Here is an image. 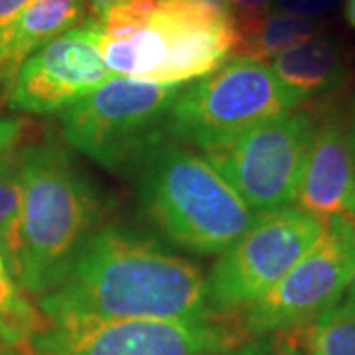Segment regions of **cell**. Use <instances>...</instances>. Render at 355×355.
I'll use <instances>...</instances> for the list:
<instances>
[{
  "label": "cell",
  "mask_w": 355,
  "mask_h": 355,
  "mask_svg": "<svg viewBox=\"0 0 355 355\" xmlns=\"http://www.w3.org/2000/svg\"><path fill=\"white\" fill-rule=\"evenodd\" d=\"M38 308L48 322L216 318L200 266L153 235L113 221L93 233L69 277L40 296Z\"/></svg>",
  "instance_id": "1"
},
{
  "label": "cell",
  "mask_w": 355,
  "mask_h": 355,
  "mask_svg": "<svg viewBox=\"0 0 355 355\" xmlns=\"http://www.w3.org/2000/svg\"><path fill=\"white\" fill-rule=\"evenodd\" d=\"M22 209L16 279L44 296L64 282L93 233L113 207L109 196L55 139L20 148Z\"/></svg>",
  "instance_id": "2"
},
{
  "label": "cell",
  "mask_w": 355,
  "mask_h": 355,
  "mask_svg": "<svg viewBox=\"0 0 355 355\" xmlns=\"http://www.w3.org/2000/svg\"><path fill=\"white\" fill-rule=\"evenodd\" d=\"M128 180L146 221L193 254H221L259 216L205 156L172 137L156 142Z\"/></svg>",
  "instance_id": "3"
},
{
  "label": "cell",
  "mask_w": 355,
  "mask_h": 355,
  "mask_svg": "<svg viewBox=\"0 0 355 355\" xmlns=\"http://www.w3.org/2000/svg\"><path fill=\"white\" fill-rule=\"evenodd\" d=\"M233 16L205 0H158L150 22L132 36H101L111 73L153 83H188L216 71L233 55Z\"/></svg>",
  "instance_id": "4"
},
{
  "label": "cell",
  "mask_w": 355,
  "mask_h": 355,
  "mask_svg": "<svg viewBox=\"0 0 355 355\" xmlns=\"http://www.w3.org/2000/svg\"><path fill=\"white\" fill-rule=\"evenodd\" d=\"M304 103L265 62L229 58L216 71L182 87L168 114V135L193 150L209 153Z\"/></svg>",
  "instance_id": "5"
},
{
  "label": "cell",
  "mask_w": 355,
  "mask_h": 355,
  "mask_svg": "<svg viewBox=\"0 0 355 355\" xmlns=\"http://www.w3.org/2000/svg\"><path fill=\"white\" fill-rule=\"evenodd\" d=\"M178 83L109 77L60 114L65 144L119 176L128 178L140 158L168 135Z\"/></svg>",
  "instance_id": "6"
},
{
  "label": "cell",
  "mask_w": 355,
  "mask_h": 355,
  "mask_svg": "<svg viewBox=\"0 0 355 355\" xmlns=\"http://www.w3.org/2000/svg\"><path fill=\"white\" fill-rule=\"evenodd\" d=\"M318 121L316 105L310 103L268 119L203 156L254 214L277 211L296 202Z\"/></svg>",
  "instance_id": "7"
},
{
  "label": "cell",
  "mask_w": 355,
  "mask_h": 355,
  "mask_svg": "<svg viewBox=\"0 0 355 355\" xmlns=\"http://www.w3.org/2000/svg\"><path fill=\"white\" fill-rule=\"evenodd\" d=\"M326 221L300 207L259 214L254 223L219 254L207 277L214 312L247 308L277 286L318 241Z\"/></svg>",
  "instance_id": "8"
},
{
  "label": "cell",
  "mask_w": 355,
  "mask_h": 355,
  "mask_svg": "<svg viewBox=\"0 0 355 355\" xmlns=\"http://www.w3.org/2000/svg\"><path fill=\"white\" fill-rule=\"evenodd\" d=\"M354 275L355 217H330L318 241L286 277L245 308L243 328L266 336L312 326L340 304Z\"/></svg>",
  "instance_id": "9"
},
{
  "label": "cell",
  "mask_w": 355,
  "mask_h": 355,
  "mask_svg": "<svg viewBox=\"0 0 355 355\" xmlns=\"http://www.w3.org/2000/svg\"><path fill=\"white\" fill-rule=\"evenodd\" d=\"M237 330L209 320H99L48 322L30 343L32 355H225Z\"/></svg>",
  "instance_id": "10"
},
{
  "label": "cell",
  "mask_w": 355,
  "mask_h": 355,
  "mask_svg": "<svg viewBox=\"0 0 355 355\" xmlns=\"http://www.w3.org/2000/svg\"><path fill=\"white\" fill-rule=\"evenodd\" d=\"M109 77L99 26L87 20L26 58L8 89V105L24 113H62Z\"/></svg>",
  "instance_id": "11"
},
{
  "label": "cell",
  "mask_w": 355,
  "mask_h": 355,
  "mask_svg": "<svg viewBox=\"0 0 355 355\" xmlns=\"http://www.w3.org/2000/svg\"><path fill=\"white\" fill-rule=\"evenodd\" d=\"M347 95L312 101L320 121L296 196V207L324 221L336 216L355 217V150L352 144L355 99H347Z\"/></svg>",
  "instance_id": "12"
},
{
  "label": "cell",
  "mask_w": 355,
  "mask_h": 355,
  "mask_svg": "<svg viewBox=\"0 0 355 355\" xmlns=\"http://www.w3.org/2000/svg\"><path fill=\"white\" fill-rule=\"evenodd\" d=\"M270 67L306 103L324 101L349 93L355 77V53L347 42L324 32L282 51Z\"/></svg>",
  "instance_id": "13"
},
{
  "label": "cell",
  "mask_w": 355,
  "mask_h": 355,
  "mask_svg": "<svg viewBox=\"0 0 355 355\" xmlns=\"http://www.w3.org/2000/svg\"><path fill=\"white\" fill-rule=\"evenodd\" d=\"M87 20V0H34L0 34V81L10 89L28 55Z\"/></svg>",
  "instance_id": "14"
},
{
  "label": "cell",
  "mask_w": 355,
  "mask_h": 355,
  "mask_svg": "<svg viewBox=\"0 0 355 355\" xmlns=\"http://www.w3.org/2000/svg\"><path fill=\"white\" fill-rule=\"evenodd\" d=\"M237 44L231 58H247L254 62H268L306 40L326 32L320 18H302L292 14L266 10L245 18H233Z\"/></svg>",
  "instance_id": "15"
},
{
  "label": "cell",
  "mask_w": 355,
  "mask_h": 355,
  "mask_svg": "<svg viewBox=\"0 0 355 355\" xmlns=\"http://www.w3.org/2000/svg\"><path fill=\"white\" fill-rule=\"evenodd\" d=\"M46 324V316L26 298L24 288L0 253V343L14 349H30L32 340Z\"/></svg>",
  "instance_id": "16"
},
{
  "label": "cell",
  "mask_w": 355,
  "mask_h": 355,
  "mask_svg": "<svg viewBox=\"0 0 355 355\" xmlns=\"http://www.w3.org/2000/svg\"><path fill=\"white\" fill-rule=\"evenodd\" d=\"M22 209V160L20 150L0 156V253L16 270L18 227Z\"/></svg>",
  "instance_id": "17"
},
{
  "label": "cell",
  "mask_w": 355,
  "mask_h": 355,
  "mask_svg": "<svg viewBox=\"0 0 355 355\" xmlns=\"http://www.w3.org/2000/svg\"><path fill=\"white\" fill-rule=\"evenodd\" d=\"M308 355H355V308L340 304L310 326Z\"/></svg>",
  "instance_id": "18"
},
{
  "label": "cell",
  "mask_w": 355,
  "mask_h": 355,
  "mask_svg": "<svg viewBox=\"0 0 355 355\" xmlns=\"http://www.w3.org/2000/svg\"><path fill=\"white\" fill-rule=\"evenodd\" d=\"M158 0H121L97 20L103 38L119 40L132 36L150 22Z\"/></svg>",
  "instance_id": "19"
},
{
  "label": "cell",
  "mask_w": 355,
  "mask_h": 355,
  "mask_svg": "<svg viewBox=\"0 0 355 355\" xmlns=\"http://www.w3.org/2000/svg\"><path fill=\"white\" fill-rule=\"evenodd\" d=\"M338 0H270V10L302 18H320L328 14Z\"/></svg>",
  "instance_id": "20"
},
{
  "label": "cell",
  "mask_w": 355,
  "mask_h": 355,
  "mask_svg": "<svg viewBox=\"0 0 355 355\" xmlns=\"http://www.w3.org/2000/svg\"><path fill=\"white\" fill-rule=\"evenodd\" d=\"M26 123L20 119L0 116V156L16 150L18 142L22 140Z\"/></svg>",
  "instance_id": "21"
},
{
  "label": "cell",
  "mask_w": 355,
  "mask_h": 355,
  "mask_svg": "<svg viewBox=\"0 0 355 355\" xmlns=\"http://www.w3.org/2000/svg\"><path fill=\"white\" fill-rule=\"evenodd\" d=\"M34 0H0V34L24 12Z\"/></svg>",
  "instance_id": "22"
},
{
  "label": "cell",
  "mask_w": 355,
  "mask_h": 355,
  "mask_svg": "<svg viewBox=\"0 0 355 355\" xmlns=\"http://www.w3.org/2000/svg\"><path fill=\"white\" fill-rule=\"evenodd\" d=\"M233 18H245L253 14H263L270 8V0H229Z\"/></svg>",
  "instance_id": "23"
},
{
  "label": "cell",
  "mask_w": 355,
  "mask_h": 355,
  "mask_svg": "<svg viewBox=\"0 0 355 355\" xmlns=\"http://www.w3.org/2000/svg\"><path fill=\"white\" fill-rule=\"evenodd\" d=\"M116 2L121 0H87V10H89V20H99L103 14L107 12L111 6H114Z\"/></svg>",
  "instance_id": "24"
},
{
  "label": "cell",
  "mask_w": 355,
  "mask_h": 355,
  "mask_svg": "<svg viewBox=\"0 0 355 355\" xmlns=\"http://www.w3.org/2000/svg\"><path fill=\"white\" fill-rule=\"evenodd\" d=\"M343 20L355 30V0H343Z\"/></svg>",
  "instance_id": "25"
},
{
  "label": "cell",
  "mask_w": 355,
  "mask_h": 355,
  "mask_svg": "<svg viewBox=\"0 0 355 355\" xmlns=\"http://www.w3.org/2000/svg\"><path fill=\"white\" fill-rule=\"evenodd\" d=\"M343 304L352 306V308H355V275L354 279H352V282H349V286H347V291H345V294H343Z\"/></svg>",
  "instance_id": "26"
},
{
  "label": "cell",
  "mask_w": 355,
  "mask_h": 355,
  "mask_svg": "<svg viewBox=\"0 0 355 355\" xmlns=\"http://www.w3.org/2000/svg\"><path fill=\"white\" fill-rule=\"evenodd\" d=\"M233 355H266L259 345H245V347H241L239 352H235Z\"/></svg>",
  "instance_id": "27"
},
{
  "label": "cell",
  "mask_w": 355,
  "mask_h": 355,
  "mask_svg": "<svg viewBox=\"0 0 355 355\" xmlns=\"http://www.w3.org/2000/svg\"><path fill=\"white\" fill-rule=\"evenodd\" d=\"M207 4H211V6H216L219 10H223V12L231 14V8H229V0H205Z\"/></svg>",
  "instance_id": "28"
},
{
  "label": "cell",
  "mask_w": 355,
  "mask_h": 355,
  "mask_svg": "<svg viewBox=\"0 0 355 355\" xmlns=\"http://www.w3.org/2000/svg\"><path fill=\"white\" fill-rule=\"evenodd\" d=\"M0 355H22L18 349H14V347H8V345H4V343H0Z\"/></svg>",
  "instance_id": "29"
},
{
  "label": "cell",
  "mask_w": 355,
  "mask_h": 355,
  "mask_svg": "<svg viewBox=\"0 0 355 355\" xmlns=\"http://www.w3.org/2000/svg\"><path fill=\"white\" fill-rule=\"evenodd\" d=\"M352 144H354V150H355V105H354V113H352Z\"/></svg>",
  "instance_id": "30"
}]
</instances>
